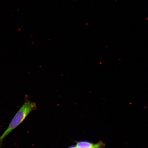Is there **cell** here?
I'll list each match as a JSON object with an SVG mask.
<instances>
[{
  "label": "cell",
  "mask_w": 148,
  "mask_h": 148,
  "mask_svg": "<svg viewBox=\"0 0 148 148\" xmlns=\"http://www.w3.org/2000/svg\"><path fill=\"white\" fill-rule=\"evenodd\" d=\"M37 108L36 103L25 98V103L14 115L8 127L0 136V148H1L4 138L13 130L21 124L29 114Z\"/></svg>",
  "instance_id": "1"
},
{
  "label": "cell",
  "mask_w": 148,
  "mask_h": 148,
  "mask_svg": "<svg viewBox=\"0 0 148 148\" xmlns=\"http://www.w3.org/2000/svg\"><path fill=\"white\" fill-rule=\"evenodd\" d=\"M95 144L87 141H81L77 142L76 146L78 148H92Z\"/></svg>",
  "instance_id": "2"
},
{
  "label": "cell",
  "mask_w": 148,
  "mask_h": 148,
  "mask_svg": "<svg viewBox=\"0 0 148 148\" xmlns=\"http://www.w3.org/2000/svg\"><path fill=\"white\" fill-rule=\"evenodd\" d=\"M105 144L101 142H99V143L95 144L94 147L92 148H101L104 147Z\"/></svg>",
  "instance_id": "3"
},
{
  "label": "cell",
  "mask_w": 148,
  "mask_h": 148,
  "mask_svg": "<svg viewBox=\"0 0 148 148\" xmlns=\"http://www.w3.org/2000/svg\"><path fill=\"white\" fill-rule=\"evenodd\" d=\"M68 148H78L77 147L76 145L75 146V145H73L70 146V147H68Z\"/></svg>",
  "instance_id": "4"
}]
</instances>
